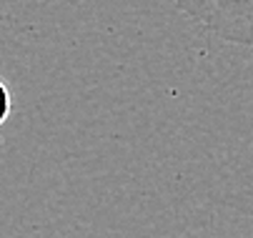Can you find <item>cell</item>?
I'll return each mask as SVG.
<instances>
[{
  "label": "cell",
  "mask_w": 253,
  "mask_h": 238,
  "mask_svg": "<svg viewBox=\"0 0 253 238\" xmlns=\"http://www.w3.org/2000/svg\"><path fill=\"white\" fill-rule=\"evenodd\" d=\"M175 5L218 40L253 48V0H175Z\"/></svg>",
  "instance_id": "obj_1"
},
{
  "label": "cell",
  "mask_w": 253,
  "mask_h": 238,
  "mask_svg": "<svg viewBox=\"0 0 253 238\" xmlns=\"http://www.w3.org/2000/svg\"><path fill=\"white\" fill-rule=\"evenodd\" d=\"M0 88H3V100H5V103H3V116H0V120H5V118L10 116V108H13V103H10V90H8L5 85H0Z\"/></svg>",
  "instance_id": "obj_2"
}]
</instances>
